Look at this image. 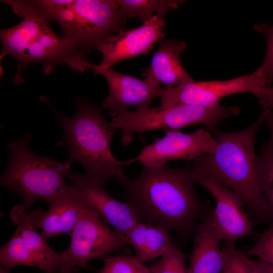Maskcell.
<instances>
[{
    "mask_svg": "<svg viewBox=\"0 0 273 273\" xmlns=\"http://www.w3.org/2000/svg\"><path fill=\"white\" fill-rule=\"evenodd\" d=\"M195 184L191 165L178 168L143 166L140 174L124 186V196L139 221L186 236L196 230L206 212Z\"/></svg>",
    "mask_w": 273,
    "mask_h": 273,
    "instance_id": "6da1fadb",
    "label": "cell"
},
{
    "mask_svg": "<svg viewBox=\"0 0 273 273\" xmlns=\"http://www.w3.org/2000/svg\"><path fill=\"white\" fill-rule=\"evenodd\" d=\"M267 112L263 110L256 121L240 131L212 128L216 144L210 153L192 160L193 173L209 179L236 193L257 222L270 224L273 217L259 185L258 156L255 150L257 132Z\"/></svg>",
    "mask_w": 273,
    "mask_h": 273,
    "instance_id": "7a4b0ae2",
    "label": "cell"
},
{
    "mask_svg": "<svg viewBox=\"0 0 273 273\" xmlns=\"http://www.w3.org/2000/svg\"><path fill=\"white\" fill-rule=\"evenodd\" d=\"M75 102L77 111L71 117L61 114L48 104L64 131V137L57 145L67 148L68 159L83 167V177L89 183L102 187L116 179L124 186L130 179L123 170L127 160L118 161L110 148L118 129L106 119L100 108L86 99L79 98Z\"/></svg>",
    "mask_w": 273,
    "mask_h": 273,
    "instance_id": "3957f363",
    "label": "cell"
},
{
    "mask_svg": "<svg viewBox=\"0 0 273 273\" xmlns=\"http://www.w3.org/2000/svg\"><path fill=\"white\" fill-rule=\"evenodd\" d=\"M17 25L1 30L2 45L1 61L12 56L17 62V70L13 80L23 82L22 72L32 63H43L46 73L51 72L59 64H65L73 70L83 72L94 70L96 65L88 60L81 51L73 46L63 35L52 29L51 22L35 15L22 17Z\"/></svg>",
    "mask_w": 273,
    "mask_h": 273,
    "instance_id": "277c9868",
    "label": "cell"
},
{
    "mask_svg": "<svg viewBox=\"0 0 273 273\" xmlns=\"http://www.w3.org/2000/svg\"><path fill=\"white\" fill-rule=\"evenodd\" d=\"M30 132L8 145L10 155L1 184L19 195L29 211L34 202L49 204L73 194L75 188L66 181L71 165L68 159L56 161L35 154L29 148Z\"/></svg>",
    "mask_w": 273,
    "mask_h": 273,
    "instance_id": "5b68a950",
    "label": "cell"
},
{
    "mask_svg": "<svg viewBox=\"0 0 273 273\" xmlns=\"http://www.w3.org/2000/svg\"><path fill=\"white\" fill-rule=\"evenodd\" d=\"M117 0H72L52 18L63 35L84 54L125 30Z\"/></svg>",
    "mask_w": 273,
    "mask_h": 273,
    "instance_id": "8992f818",
    "label": "cell"
},
{
    "mask_svg": "<svg viewBox=\"0 0 273 273\" xmlns=\"http://www.w3.org/2000/svg\"><path fill=\"white\" fill-rule=\"evenodd\" d=\"M240 113L238 106L226 107L220 104L211 106L179 104L127 111L112 118L111 122L114 127L122 130V144L127 146L136 133L153 130L166 133L196 124H205L212 129L222 119Z\"/></svg>",
    "mask_w": 273,
    "mask_h": 273,
    "instance_id": "52a82bcc",
    "label": "cell"
},
{
    "mask_svg": "<svg viewBox=\"0 0 273 273\" xmlns=\"http://www.w3.org/2000/svg\"><path fill=\"white\" fill-rule=\"evenodd\" d=\"M70 237L68 248L61 253L59 273H70L75 267L86 268L89 261L103 259L128 244L125 235L111 231L88 205L82 210Z\"/></svg>",
    "mask_w": 273,
    "mask_h": 273,
    "instance_id": "ba28073f",
    "label": "cell"
},
{
    "mask_svg": "<svg viewBox=\"0 0 273 273\" xmlns=\"http://www.w3.org/2000/svg\"><path fill=\"white\" fill-rule=\"evenodd\" d=\"M265 85L256 69L253 73L223 81H195L178 86L162 87L159 97L161 107L189 104L211 106L233 94L256 93Z\"/></svg>",
    "mask_w": 273,
    "mask_h": 273,
    "instance_id": "9c48e42d",
    "label": "cell"
},
{
    "mask_svg": "<svg viewBox=\"0 0 273 273\" xmlns=\"http://www.w3.org/2000/svg\"><path fill=\"white\" fill-rule=\"evenodd\" d=\"M216 144L214 137L204 127L188 134L179 130L168 132L162 139L145 147L137 156L127 160V163L138 161L143 166L157 167L180 159L192 161L211 153Z\"/></svg>",
    "mask_w": 273,
    "mask_h": 273,
    "instance_id": "30bf717a",
    "label": "cell"
},
{
    "mask_svg": "<svg viewBox=\"0 0 273 273\" xmlns=\"http://www.w3.org/2000/svg\"><path fill=\"white\" fill-rule=\"evenodd\" d=\"M164 16L156 14L139 27L119 32L101 43L97 50L101 53L102 60L95 67L94 74L122 60L149 54L154 44L165 36Z\"/></svg>",
    "mask_w": 273,
    "mask_h": 273,
    "instance_id": "8fae6325",
    "label": "cell"
},
{
    "mask_svg": "<svg viewBox=\"0 0 273 273\" xmlns=\"http://www.w3.org/2000/svg\"><path fill=\"white\" fill-rule=\"evenodd\" d=\"M99 74L104 77L109 86V94L103 101V107L112 118L131 107L139 111L149 108L162 88L147 79L141 80L123 74L111 67L100 71Z\"/></svg>",
    "mask_w": 273,
    "mask_h": 273,
    "instance_id": "7c38bea8",
    "label": "cell"
},
{
    "mask_svg": "<svg viewBox=\"0 0 273 273\" xmlns=\"http://www.w3.org/2000/svg\"><path fill=\"white\" fill-rule=\"evenodd\" d=\"M193 174L195 183L206 188L215 199L214 215L224 243L234 245L239 239L251 235L253 223L244 210L242 199L230 189Z\"/></svg>",
    "mask_w": 273,
    "mask_h": 273,
    "instance_id": "4fadbf2b",
    "label": "cell"
},
{
    "mask_svg": "<svg viewBox=\"0 0 273 273\" xmlns=\"http://www.w3.org/2000/svg\"><path fill=\"white\" fill-rule=\"evenodd\" d=\"M67 178L86 204L94 210L107 226L125 234L138 222V216L128 203H123L110 196L101 186L88 182L83 175L70 170Z\"/></svg>",
    "mask_w": 273,
    "mask_h": 273,
    "instance_id": "5bb4252c",
    "label": "cell"
},
{
    "mask_svg": "<svg viewBox=\"0 0 273 273\" xmlns=\"http://www.w3.org/2000/svg\"><path fill=\"white\" fill-rule=\"evenodd\" d=\"M222 240L213 211L206 212L196 230L189 273L221 272L224 263V252L219 247Z\"/></svg>",
    "mask_w": 273,
    "mask_h": 273,
    "instance_id": "9a60e30c",
    "label": "cell"
},
{
    "mask_svg": "<svg viewBox=\"0 0 273 273\" xmlns=\"http://www.w3.org/2000/svg\"><path fill=\"white\" fill-rule=\"evenodd\" d=\"M87 205L75 188L73 194L50 204L47 211L38 208L29 213V216L33 227L40 229L47 238L62 234L70 237L82 210Z\"/></svg>",
    "mask_w": 273,
    "mask_h": 273,
    "instance_id": "2e32d148",
    "label": "cell"
},
{
    "mask_svg": "<svg viewBox=\"0 0 273 273\" xmlns=\"http://www.w3.org/2000/svg\"><path fill=\"white\" fill-rule=\"evenodd\" d=\"M187 48L183 41L162 39L152 58L149 67L144 71L145 78L160 85L178 86L194 81L180 62V55Z\"/></svg>",
    "mask_w": 273,
    "mask_h": 273,
    "instance_id": "e0dca14e",
    "label": "cell"
},
{
    "mask_svg": "<svg viewBox=\"0 0 273 273\" xmlns=\"http://www.w3.org/2000/svg\"><path fill=\"white\" fill-rule=\"evenodd\" d=\"M125 235L135 256L144 262L161 256L173 244L167 230L148 222H138Z\"/></svg>",
    "mask_w": 273,
    "mask_h": 273,
    "instance_id": "ac0fdd59",
    "label": "cell"
},
{
    "mask_svg": "<svg viewBox=\"0 0 273 273\" xmlns=\"http://www.w3.org/2000/svg\"><path fill=\"white\" fill-rule=\"evenodd\" d=\"M29 213L22 204L16 205L10 212V219L17 225L16 230L27 247L42 259L54 271L59 273L63 261L62 253L55 251L49 244V239L33 227Z\"/></svg>",
    "mask_w": 273,
    "mask_h": 273,
    "instance_id": "d6986e66",
    "label": "cell"
},
{
    "mask_svg": "<svg viewBox=\"0 0 273 273\" xmlns=\"http://www.w3.org/2000/svg\"><path fill=\"white\" fill-rule=\"evenodd\" d=\"M0 265L8 270L25 265L37 268L45 273H57L27 247L16 230L10 240L0 249Z\"/></svg>",
    "mask_w": 273,
    "mask_h": 273,
    "instance_id": "ffe728a7",
    "label": "cell"
},
{
    "mask_svg": "<svg viewBox=\"0 0 273 273\" xmlns=\"http://www.w3.org/2000/svg\"><path fill=\"white\" fill-rule=\"evenodd\" d=\"M122 14L127 19L139 18L143 23L155 15H165L185 3L183 0H117Z\"/></svg>",
    "mask_w": 273,
    "mask_h": 273,
    "instance_id": "44dd1931",
    "label": "cell"
},
{
    "mask_svg": "<svg viewBox=\"0 0 273 273\" xmlns=\"http://www.w3.org/2000/svg\"><path fill=\"white\" fill-rule=\"evenodd\" d=\"M258 181L260 191L273 217V140L270 138L258 156Z\"/></svg>",
    "mask_w": 273,
    "mask_h": 273,
    "instance_id": "7402d4cb",
    "label": "cell"
},
{
    "mask_svg": "<svg viewBox=\"0 0 273 273\" xmlns=\"http://www.w3.org/2000/svg\"><path fill=\"white\" fill-rule=\"evenodd\" d=\"M103 260V266L97 269V273H152L145 262L135 255H117Z\"/></svg>",
    "mask_w": 273,
    "mask_h": 273,
    "instance_id": "603a6c76",
    "label": "cell"
},
{
    "mask_svg": "<svg viewBox=\"0 0 273 273\" xmlns=\"http://www.w3.org/2000/svg\"><path fill=\"white\" fill-rule=\"evenodd\" d=\"M149 267L152 273H189L185 254L174 244Z\"/></svg>",
    "mask_w": 273,
    "mask_h": 273,
    "instance_id": "cb8c5ba5",
    "label": "cell"
},
{
    "mask_svg": "<svg viewBox=\"0 0 273 273\" xmlns=\"http://www.w3.org/2000/svg\"><path fill=\"white\" fill-rule=\"evenodd\" d=\"M222 249L224 263L221 273H255L251 260L246 254L237 250L234 245L223 243Z\"/></svg>",
    "mask_w": 273,
    "mask_h": 273,
    "instance_id": "d4e9b609",
    "label": "cell"
},
{
    "mask_svg": "<svg viewBox=\"0 0 273 273\" xmlns=\"http://www.w3.org/2000/svg\"><path fill=\"white\" fill-rule=\"evenodd\" d=\"M254 29L263 35L267 41V50L264 59L257 69L265 86H271L273 82V25L259 23L254 26Z\"/></svg>",
    "mask_w": 273,
    "mask_h": 273,
    "instance_id": "484cf974",
    "label": "cell"
},
{
    "mask_svg": "<svg viewBox=\"0 0 273 273\" xmlns=\"http://www.w3.org/2000/svg\"><path fill=\"white\" fill-rule=\"evenodd\" d=\"M246 254L255 255L259 260L273 266V223L269 224L258 242Z\"/></svg>",
    "mask_w": 273,
    "mask_h": 273,
    "instance_id": "4316f807",
    "label": "cell"
},
{
    "mask_svg": "<svg viewBox=\"0 0 273 273\" xmlns=\"http://www.w3.org/2000/svg\"><path fill=\"white\" fill-rule=\"evenodd\" d=\"M253 95L258 99L262 108L273 110V86L263 87Z\"/></svg>",
    "mask_w": 273,
    "mask_h": 273,
    "instance_id": "83f0119b",
    "label": "cell"
},
{
    "mask_svg": "<svg viewBox=\"0 0 273 273\" xmlns=\"http://www.w3.org/2000/svg\"><path fill=\"white\" fill-rule=\"evenodd\" d=\"M251 261L255 273H273V266L261 260Z\"/></svg>",
    "mask_w": 273,
    "mask_h": 273,
    "instance_id": "f1b7e54d",
    "label": "cell"
},
{
    "mask_svg": "<svg viewBox=\"0 0 273 273\" xmlns=\"http://www.w3.org/2000/svg\"><path fill=\"white\" fill-rule=\"evenodd\" d=\"M264 122H266L270 129L271 133L270 138L273 140V110L267 109Z\"/></svg>",
    "mask_w": 273,
    "mask_h": 273,
    "instance_id": "f546056e",
    "label": "cell"
},
{
    "mask_svg": "<svg viewBox=\"0 0 273 273\" xmlns=\"http://www.w3.org/2000/svg\"><path fill=\"white\" fill-rule=\"evenodd\" d=\"M0 273H10L9 270L3 267H1L0 268Z\"/></svg>",
    "mask_w": 273,
    "mask_h": 273,
    "instance_id": "4dcf8cb0",
    "label": "cell"
},
{
    "mask_svg": "<svg viewBox=\"0 0 273 273\" xmlns=\"http://www.w3.org/2000/svg\"><path fill=\"white\" fill-rule=\"evenodd\" d=\"M70 273H81L78 269V267L74 268Z\"/></svg>",
    "mask_w": 273,
    "mask_h": 273,
    "instance_id": "1f68e13d",
    "label": "cell"
}]
</instances>
